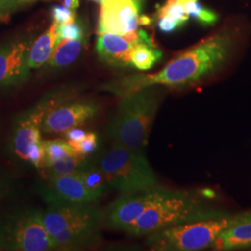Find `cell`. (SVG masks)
Here are the masks:
<instances>
[{
  "instance_id": "cell-15",
  "label": "cell",
  "mask_w": 251,
  "mask_h": 251,
  "mask_svg": "<svg viewBox=\"0 0 251 251\" xmlns=\"http://www.w3.org/2000/svg\"><path fill=\"white\" fill-rule=\"evenodd\" d=\"M215 251L251 249V210L234 215V224L219 234L212 246Z\"/></svg>"
},
{
  "instance_id": "cell-35",
  "label": "cell",
  "mask_w": 251,
  "mask_h": 251,
  "mask_svg": "<svg viewBox=\"0 0 251 251\" xmlns=\"http://www.w3.org/2000/svg\"><path fill=\"white\" fill-rule=\"evenodd\" d=\"M91 1H93V2H97V3H100L102 0H91Z\"/></svg>"
},
{
  "instance_id": "cell-12",
  "label": "cell",
  "mask_w": 251,
  "mask_h": 251,
  "mask_svg": "<svg viewBox=\"0 0 251 251\" xmlns=\"http://www.w3.org/2000/svg\"><path fill=\"white\" fill-rule=\"evenodd\" d=\"M98 113V106L87 100L66 101L50 110L42 121L41 130L46 134H59L80 126Z\"/></svg>"
},
{
  "instance_id": "cell-3",
  "label": "cell",
  "mask_w": 251,
  "mask_h": 251,
  "mask_svg": "<svg viewBox=\"0 0 251 251\" xmlns=\"http://www.w3.org/2000/svg\"><path fill=\"white\" fill-rule=\"evenodd\" d=\"M161 100L156 86L121 98L105 126L108 139L135 152H144Z\"/></svg>"
},
{
  "instance_id": "cell-17",
  "label": "cell",
  "mask_w": 251,
  "mask_h": 251,
  "mask_svg": "<svg viewBox=\"0 0 251 251\" xmlns=\"http://www.w3.org/2000/svg\"><path fill=\"white\" fill-rule=\"evenodd\" d=\"M61 43L58 35V24H53L38 36L29 49L27 63L31 69H37L45 65L53 53L54 50Z\"/></svg>"
},
{
  "instance_id": "cell-29",
  "label": "cell",
  "mask_w": 251,
  "mask_h": 251,
  "mask_svg": "<svg viewBox=\"0 0 251 251\" xmlns=\"http://www.w3.org/2000/svg\"><path fill=\"white\" fill-rule=\"evenodd\" d=\"M30 2L29 0H0V23Z\"/></svg>"
},
{
  "instance_id": "cell-21",
  "label": "cell",
  "mask_w": 251,
  "mask_h": 251,
  "mask_svg": "<svg viewBox=\"0 0 251 251\" xmlns=\"http://www.w3.org/2000/svg\"><path fill=\"white\" fill-rule=\"evenodd\" d=\"M88 156L83 155H74L61 160L49 163L45 166L43 171L46 176H53V175H69L75 174L81 171L89 162Z\"/></svg>"
},
{
  "instance_id": "cell-9",
  "label": "cell",
  "mask_w": 251,
  "mask_h": 251,
  "mask_svg": "<svg viewBox=\"0 0 251 251\" xmlns=\"http://www.w3.org/2000/svg\"><path fill=\"white\" fill-rule=\"evenodd\" d=\"M140 6L137 0H102L98 34L113 33L125 36L139 30Z\"/></svg>"
},
{
  "instance_id": "cell-32",
  "label": "cell",
  "mask_w": 251,
  "mask_h": 251,
  "mask_svg": "<svg viewBox=\"0 0 251 251\" xmlns=\"http://www.w3.org/2000/svg\"><path fill=\"white\" fill-rule=\"evenodd\" d=\"M12 189V180L5 174L0 173V201L9 195Z\"/></svg>"
},
{
  "instance_id": "cell-1",
  "label": "cell",
  "mask_w": 251,
  "mask_h": 251,
  "mask_svg": "<svg viewBox=\"0 0 251 251\" xmlns=\"http://www.w3.org/2000/svg\"><path fill=\"white\" fill-rule=\"evenodd\" d=\"M235 42L232 30H222L177 55L157 73L120 77L104 84L101 90L121 99L153 86L180 88L196 85L218 72L229 61Z\"/></svg>"
},
{
  "instance_id": "cell-31",
  "label": "cell",
  "mask_w": 251,
  "mask_h": 251,
  "mask_svg": "<svg viewBox=\"0 0 251 251\" xmlns=\"http://www.w3.org/2000/svg\"><path fill=\"white\" fill-rule=\"evenodd\" d=\"M63 134L67 139V141L79 142L81 140H83L88 133L85 130L79 128L78 126H76V127H73V128L66 130L65 132H63Z\"/></svg>"
},
{
  "instance_id": "cell-7",
  "label": "cell",
  "mask_w": 251,
  "mask_h": 251,
  "mask_svg": "<svg viewBox=\"0 0 251 251\" xmlns=\"http://www.w3.org/2000/svg\"><path fill=\"white\" fill-rule=\"evenodd\" d=\"M33 37L20 34L0 43V94L16 90L31 75L27 59Z\"/></svg>"
},
{
  "instance_id": "cell-26",
  "label": "cell",
  "mask_w": 251,
  "mask_h": 251,
  "mask_svg": "<svg viewBox=\"0 0 251 251\" xmlns=\"http://www.w3.org/2000/svg\"><path fill=\"white\" fill-rule=\"evenodd\" d=\"M73 148L75 150V152L83 156H88L90 153L96 151L98 147V136L95 133H88L86 137L79 142H72L67 141Z\"/></svg>"
},
{
  "instance_id": "cell-13",
  "label": "cell",
  "mask_w": 251,
  "mask_h": 251,
  "mask_svg": "<svg viewBox=\"0 0 251 251\" xmlns=\"http://www.w3.org/2000/svg\"><path fill=\"white\" fill-rule=\"evenodd\" d=\"M39 194L48 205L55 203H94L98 198L86 187L77 173L46 176Z\"/></svg>"
},
{
  "instance_id": "cell-18",
  "label": "cell",
  "mask_w": 251,
  "mask_h": 251,
  "mask_svg": "<svg viewBox=\"0 0 251 251\" xmlns=\"http://www.w3.org/2000/svg\"><path fill=\"white\" fill-rule=\"evenodd\" d=\"M87 44L86 37L75 40H63L54 50L46 65L49 69H63L70 66L80 56Z\"/></svg>"
},
{
  "instance_id": "cell-4",
  "label": "cell",
  "mask_w": 251,
  "mask_h": 251,
  "mask_svg": "<svg viewBox=\"0 0 251 251\" xmlns=\"http://www.w3.org/2000/svg\"><path fill=\"white\" fill-rule=\"evenodd\" d=\"M108 186L121 195L134 194L158 186L157 179L144 152H135L120 144H113L95 157Z\"/></svg>"
},
{
  "instance_id": "cell-8",
  "label": "cell",
  "mask_w": 251,
  "mask_h": 251,
  "mask_svg": "<svg viewBox=\"0 0 251 251\" xmlns=\"http://www.w3.org/2000/svg\"><path fill=\"white\" fill-rule=\"evenodd\" d=\"M164 188L156 186L134 194L121 195L102 212V225L126 232L135 221L160 197Z\"/></svg>"
},
{
  "instance_id": "cell-34",
  "label": "cell",
  "mask_w": 251,
  "mask_h": 251,
  "mask_svg": "<svg viewBox=\"0 0 251 251\" xmlns=\"http://www.w3.org/2000/svg\"><path fill=\"white\" fill-rule=\"evenodd\" d=\"M188 1H192V0H168L167 3L168 4H175V3H182V4H185L186 2Z\"/></svg>"
},
{
  "instance_id": "cell-22",
  "label": "cell",
  "mask_w": 251,
  "mask_h": 251,
  "mask_svg": "<svg viewBox=\"0 0 251 251\" xmlns=\"http://www.w3.org/2000/svg\"><path fill=\"white\" fill-rule=\"evenodd\" d=\"M43 145L46 154L45 166L49 163L61 160L69 156L80 155L75 152L67 141L61 139L43 141Z\"/></svg>"
},
{
  "instance_id": "cell-5",
  "label": "cell",
  "mask_w": 251,
  "mask_h": 251,
  "mask_svg": "<svg viewBox=\"0 0 251 251\" xmlns=\"http://www.w3.org/2000/svg\"><path fill=\"white\" fill-rule=\"evenodd\" d=\"M233 224V215L175 225L146 235L151 251H197L212 248L219 234Z\"/></svg>"
},
{
  "instance_id": "cell-10",
  "label": "cell",
  "mask_w": 251,
  "mask_h": 251,
  "mask_svg": "<svg viewBox=\"0 0 251 251\" xmlns=\"http://www.w3.org/2000/svg\"><path fill=\"white\" fill-rule=\"evenodd\" d=\"M47 112L45 103L41 100L16 118L10 138V151L20 161L28 163L32 145L42 141L41 124Z\"/></svg>"
},
{
  "instance_id": "cell-25",
  "label": "cell",
  "mask_w": 251,
  "mask_h": 251,
  "mask_svg": "<svg viewBox=\"0 0 251 251\" xmlns=\"http://www.w3.org/2000/svg\"><path fill=\"white\" fill-rule=\"evenodd\" d=\"M159 16H169L176 21H179L183 25L190 18L185 9V6L182 3H175V4L166 3V5H164L157 11V17Z\"/></svg>"
},
{
  "instance_id": "cell-14",
  "label": "cell",
  "mask_w": 251,
  "mask_h": 251,
  "mask_svg": "<svg viewBox=\"0 0 251 251\" xmlns=\"http://www.w3.org/2000/svg\"><path fill=\"white\" fill-rule=\"evenodd\" d=\"M101 225L102 218L95 219L75 225L50 236L53 244V251H75L96 245L99 241Z\"/></svg>"
},
{
  "instance_id": "cell-23",
  "label": "cell",
  "mask_w": 251,
  "mask_h": 251,
  "mask_svg": "<svg viewBox=\"0 0 251 251\" xmlns=\"http://www.w3.org/2000/svg\"><path fill=\"white\" fill-rule=\"evenodd\" d=\"M189 17L195 19L203 25H213L219 20L218 14L208 8L200 4L197 0L188 1L184 4Z\"/></svg>"
},
{
  "instance_id": "cell-27",
  "label": "cell",
  "mask_w": 251,
  "mask_h": 251,
  "mask_svg": "<svg viewBox=\"0 0 251 251\" xmlns=\"http://www.w3.org/2000/svg\"><path fill=\"white\" fill-rule=\"evenodd\" d=\"M46 154L43 141L32 145L28 153V163L38 170H43L45 167Z\"/></svg>"
},
{
  "instance_id": "cell-2",
  "label": "cell",
  "mask_w": 251,
  "mask_h": 251,
  "mask_svg": "<svg viewBox=\"0 0 251 251\" xmlns=\"http://www.w3.org/2000/svg\"><path fill=\"white\" fill-rule=\"evenodd\" d=\"M228 215L209 206L201 195L183 190L164 188L160 197L140 216L126 233L146 236L175 225Z\"/></svg>"
},
{
  "instance_id": "cell-33",
  "label": "cell",
  "mask_w": 251,
  "mask_h": 251,
  "mask_svg": "<svg viewBox=\"0 0 251 251\" xmlns=\"http://www.w3.org/2000/svg\"><path fill=\"white\" fill-rule=\"evenodd\" d=\"M63 5L68 8L75 11L79 7V0H63Z\"/></svg>"
},
{
  "instance_id": "cell-28",
  "label": "cell",
  "mask_w": 251,
  "mask_h": 251,
  "mask_svg": "<svg viewBox=\"0 0 251 251\" xmlns=\"http://www.w3.org/2000/svg\"><path fill=\"white\" fill-rule=\"evenodd\" d=\"M51 15L56 24L64 25L75 22L76 19L75 11L66 8L64 5H55L51 9Z\"/></svg>"
},
{
  "instance_id": "cell-20",
  "label": "cell",
  "mask_w": 251,
  "mask_h": 251,
  "mask_svg": "<svg viewBox=\"0 0 251 251\" xmlns=\"http://www.w3.org/2000/svg\"><path fill=\"white\" fill-rule=\"evenodd\" d=\"M86 187L97 198H100L109 187L106 179L94 160H89L87 165L77 172Z\"/></svg>"
},
{
  "instance_id": "cell-36",
  "label": "cell",
  "mask_w": 251,
  "mask_h": 251,
  "mask_svg": "<svg viewBox=\"0 0 251 251\" xmlns=\"http://www.w3.org/2000/svg\"><path fill=\"white\" fill-rule=\"evenodd\" d=\"M29 1H35V0H29Z\"/></svg>"
},
{
  "instance_id": "cell-11",
  "label": "cell",
  "mask_w": 251,
  "mask_h": 251,
  "mask_svg": "<svg viewBox=\"0 0 251 251\" xmlns=\"http://www.w3.org/2000/svg\"><path fill=\"white\" fill-rule=\"evenodd\" d=\"M102 218V212L94 203H55L42 211V220L50 236L60 233L75 225Z\"/></svg>"
},
{
  "instance_id": "cell-16",
  "label": "cell",
  "mask_w": 251,
  "mask_h": 251,
  "mask_svg": "<svg viewBox=\"0 0 251 251\" xmlns=\"http://www.w3.org/2000/svg\"><path fill=\"white\" fill-rule=\"evenodd\" d=\"M133 46L124 36L103 33L97 38L96 50L100 59L112 66H131L130 54Z\"/></svg>"
},
{
  "instance_id": "cell-30",
  "label": "cell",
  "mask_w": 251,
  "mask_h": 251,
  "mask_svg": "<svg viewBox=\"0 0 251 251\" xmlns=\"http://www.w3.org/2000/svg\"><path fill=\"white\" fill-rule=\"evenodd\" d=\"M157 18L158 20L156 22V25L165 34L172 33L183 25V24H181L179 21H176L169 16H159Z\"/></svg>"
},
{
  "instance_id": "cell-24",
  "label": "cell",
  "mask_w": 251,
  "mask_h": 251,
  "mask_svg": "<svg viewBox=\"0 0 251 251\" xmlns=\"http://www.w3.org/2000/svg\"><path fill=\"white\" fill-rule=\"evenodd\" d=\"M58 35L61 42L63 40H75L85 38V30L80 22L76 20L69 24L58 25Z\"/></svg>"
},
{
  "instance_id": "cell-19",
  "label": "cell",
  "mask_w": 251,
  "mask_h": 251,
  "mask_svg": "<svg viewBox=\"0 0 251 251\" xmlns=\"http://www.w3.org/2000/svg\"><path fill=\"white\" fill-rule=\"evenodd\" d=\"M130 59L131 66L140 71H147L161 60L162 52L155 45L139 43L133 46Z\"/></svg>"
},
{
  "instance_id": "cell-6",
  "label": "cell",
  "mask_w": 251,
  "mask_h": 251,
  "mask_svg": "<svg viewBox=\"0 0 251 251\" xmlns=\"http://www.w3.org/2000/svg\"><path fill=\"white\" fill-rule=\"evenodd\" d=\"M0 250L8 251H53L42 211L19 207L0 215Z\"/></svg>"
}]
</instances>
